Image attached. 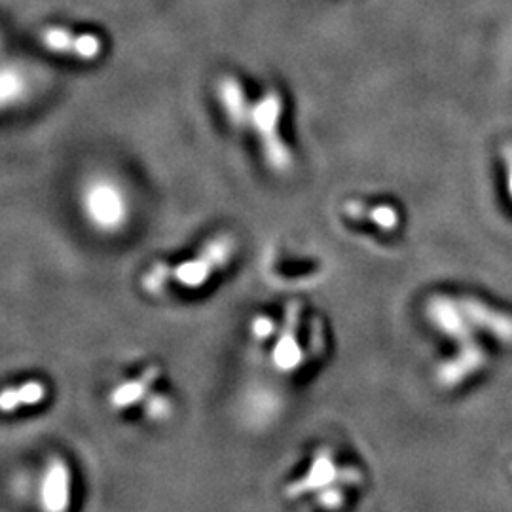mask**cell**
<instances>
[{
  "label": "cell",
  "mask_w": 512,
  "mask_h": 512,
  "mask_svg": "<svg viewBox=\"0 0 512 512\" xmlns=\"http://www.w3.org/2000/svg\"><path fill=\"white\" fill-rule=\"evenodd\" d=\"M365 482V471L359 465L338 458L330 446H317L306 469L285 484L283 495L289 501L306 499L319 512H342Z\"/></svg>",
  "instance_id": "6da1fadb"
},
{
  "label": "cell",
  "mask_w": 512,
  "mask_h": 512,
  "mask_svg": "<svg viewBox=\"0 0 512 512\" xmlns=\"http://www.w3.org/2000/svg\"><path fill=\"white\" fill-rule=\"evenodd\" d=\"M236 239L230 234H219L207 239L196 256L177 262H154L141 277V285L148 294L164 293L169 285L184 293L203 291L215 275L224 272L236 256Z\"/></svg>",
  "instance_id": "7a4b0ae2"
},
{
  "label": "cell",
  "mask_w": 512,
  "mask_h": 512,
  "mask_svg": "<svg viewBox=\"0 0 512 512\" xmlns=\"http://www.w3.org/2000/svg\"><path fill=\"white\" fill-rule=\"evenodd\" d=\"M327 348L325 325L300 300L287 302L270 346V361L279 374H298L319 361Z\"/></svg>",
  "instance_id": "3957f363"
},
{
  "label": "cell",
  "mask_w": 512,
  "mask_h": 512,
  "mask_svg": "<svg viewBox=\"0 0 512 512\" xmlns=\"http://www.w3.org/2000/svg\"><path fill=\"white\" fill-rule=\"evenodd\" d=\"M285 97L277 88H268L253 105L251 128L258 137L264 164L277 175H287L294 165V154L281 135Z\"/></svg>",
  "instance_id": "277c9868"
},
{
  "label": "cell",
  "mask_w": 512,
  "mask_h": 512,
  "mask_svg": "<svg viewBox=\"0 0 512 512\" xmlns=\"http://www.w3.org/2000/svg\"><path fill=\"white\" fill-rule=\"evenodd\" d=\"M82 211L97 232L118 234L128 224V196L116 181L97 177L82 192Z\"/></svg>",
  "instance_id": "5b68a950"
},
{
  "label": "cell",
  "mask_w": 512,
  "mask_h": 512,
  "mask_svg": "<svg viewBox=\"0 0 512 512\" xmlns=\"http://www.w3.org/2000/svg\"><path fill=\"white\" fill-rule=\"evenodd\" d=\"M40 512H71L74 503V473L67 459L52 456L38 480Z\"/></svg>",
  "instance_id": "8992f818"
},
{
  "label": "cell",
  "mask_w": 512,
  "mask_h": 512,
  "mask_svg": "<svg viewBox=\"0 0 512 512\" xmlns=\"http://www.w3.org/2000/svg\"><path fill=\"white\" fill-rule=\"evenodd\" d=\"M164 370L158 365H148L139 374L114 385L109 393L110 410L116 414H129L133 410L145 412L154 395L160 391Z\"/></svg>",
  "instance_id": "52a82bcc"
},
{
  "label": "cell",
  "mask_w": 512,
  "mask_h": 512,
  "mask_svg": "<svg viewBox=\"0 0 512 512\" xmlns=\"http://www.w3.org/2000/svg\"><path fill=\"white\" fill-rule=\"evenodd\" d=\"M40 44L57 55H69L78 61H95L103 54L105 42L95 33H74L61 25H50L42 29Z\"/></svg>",
  "instance_id": "ba28073f"
},
{
  "label": "cell",
  "mask_w": 512,
  "mask_h": 512,
  "mask_svg": "<svg viewBox=\"0 0 512 512\" xmlns=\"http://www.w3.org/2000/svg\"><path fill=\"white\" fill-rule=\"evenodd\" d=\"M427 319L435 329L446 334L448 338L456 340L459 346L469 344L475 340V325L469 321L467 313L461 308L459 300L448 294H435L427 302Z\"/></svg>",
  "instance_id": "9c48e42d"
},
{
  "label": "cell",
  "mask_w": 512,
  "mask_h": 512,
  "mask_svg": "<svg viewBox=\"0 0 512 512\" xmlns=\"http://www.w3.org/2000/svg\"><path fill=\"white\" fill-rule=\"evenodd\" d=\"M217 101L230 128L236 131L251 128L255 101L249 99V93L236 74H222L217 80Z\"/></svg>",
  "instance_id": "30bf717a"
},
{
  "label": "cell",
  "mask_w": 512,
  "mask_h": 512,
  "mask_svg": "<svg viewBox=\"0 0 512 512\" xmlns=\"http://www.w3.org/2000/svg\"><path fill=\"white\" fill-rule=\"evenodd\" d=\"M486 363H488V353L480 344H476L475 340L469 344H463L459 348L458 355L444 361L437 368V374H435L437 384L444 389H454L465 380H469L471 376H475L478 370L486 366Z\"/></svg>",
  "instance_id": "8fae6325"
},
{
  "label": "cell",
  "mask_w": 512,
  "mask_h": 512,
  "mask_svg": "<svg viewBox=\"0 0 512 512\" xmlns=\"http://www.w3.org/2000/svg\"><path fill=\"white\" fill-rule=\"evenodd\" d=\"M459 304L467 313L469 321L475 325V329L486 330L499 342L512 346V315L505 311L495 310L492 306L484 304L482 300L473 296L459 298Z\"/></svg>",
  "instance_id": "7c38bea8"
},
{
  "label": "cell",
  "mask_w": 512,
  "mask_h": 512,
  "mask_svg": "<svg viewBox=\"0 0 512 512\" xmlns=\"http://www.w3.org/2000/svg\"><path fill=\"white\" fill-rule=\"evenodd\" d=\"M342 209L344 215L353 222H370L385 234H391L401 226V213L391 203L370 205L363 200H348Z\"/></svg>",
  "instance_id": "4fadbf2b"
},
{
  "label": "cell",
  "mask_w": 512,
  "mask_h": 512,
  "mask_svg": "<svg viewBox=\"0 0 512 512\" xmlns=\"http://www.w3.org/2000/svg\"><path fill=\"white\" fill-rule=\"evenodd\" d=\"M46 399H48V385L33 378L16 385H8L2 391L0 406L4 414H18L27 408H37Z\"/></svg>",
  "instance_id": "5bb4252c"
},
{
  "label": "cell",
  "mask_w": 512,
  "mask_h": 512,
  "mask_svg": "<svg viewBox=\"0 0 512 512\" xmlns=\"http://www.w3.org/2000/svg\"><path fill=\"white\" fill-rule=\"evenodd\" d=\"M27 92V82H25V76L12 69V67H4V73H2V103L8 107V105H14L21 101V97Z\"/></svg>",
  "instance_id": "9a60e30c"
},
{
  "label": "cell",
  "mask_w": 512,
  "mask_h": 512,
  "mask_svg": "<svg viewBox=\"0 0 512 512\" xmlns=\"http://www.w3.org/2000/svg\"><path fill=\"white\" fill-rule=\"evenodd\" d=\"M279 329V321L266 313H258L251 321V334L258 344H272Z\"/></svg>",
  "instance_id": "2e32d148"
},
{
  "label": "cell",
  "mask_w": 512,
  "mask_h": 512,
  "mask_svg": "<svg viewBox=\"0 0 512 512\" xmlns=\"http://www.w3.org/2000/svg\"><path fill=\"white\" fill-rule=\"evenodd\" d=\"M503 158H505V167H507V190L512 200V143L503 148Z\"/></svg>",
  "instance_id": "e0dca14e"
}]
</instances>
